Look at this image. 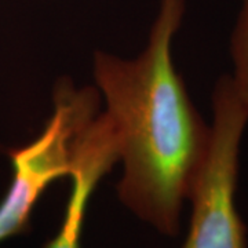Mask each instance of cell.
<instances>
[{"instance_id": "6da1fadb", "label": "cell", "mask_w": 248, "mask_h": 248, "mask_svg": "<svg viewBox=\"0 0 248 248\" xmlns=\"http://www.w3.org/2000/svg\"><path fill=\"white\" fill-rule=\"evenodd\" d=\"M185 7L186 0H160L148 45L137 58L95 51L93 60L123 163L119 199L170 237L178 234L184 203L211 141V124L196 109L172 61Z\"/></svg>"}, {"instance_id": "7a4b0ae2", "label": "cell", "mask_w": 248, "mask_h": 248, "mask_svg": "<svg viewBox=\"0 0 248 248\" xmlns=\"http://www.w3.org/2000/svg\"><path fill=\"white\" fill-rule=\"evenodd\" d=\"M101 95L94 87H78L61 78L53 90V115L42 134L9 152L13 178L0 202V243L31 228L36 203L54 181L71 177L80 141L99 113Z\"/></svg>"}, {"instance_id": "3957f363", "label": "cell", "mask_w": 248, "mask_h": 248, "mask_svg": "<svg viewBox=\"0 0 248 248\" xmlns=\"http://www.w3.org/2000/svg\"><path fill=\"white\" fill-rule=\"evenodd\" d=\"M211 107V141L187 193L192 215L182 248H248L247 228L236 205L248 105L237 94L229 75L217 80Z\"/></svg>"}, {"instance_id": "277c9868", "label": "cell", "mask_w": 248, "mask_h": 248, "mask_svg": "<svg viewBox=\"0 0 248 248\" xmlns=\"http://www.w3.org/2000/svg\"><path fill=\"white\" fill-rule=\"evenodd\" d=\"M120 161L115 130L105 112H99L83 134L72 171V189L61 226L43 248H81L87 205L99 181Z\"/></svg>"}, {"instance_id": "5b68a950", "label": "cell", "mask_w": 248, "mask_h": 248, "mask_svg": "<svg viewBox=\"0 0 248 248\" xmlns=\"http://www.w3.org/2000/svg\"><path fill=\"white\" fill-rule=\"evenodd\" d=\"M233 73L229 75L240 98L248 105V0H241L239 16L231 36Z\"/></svg>"}]
</instances>
